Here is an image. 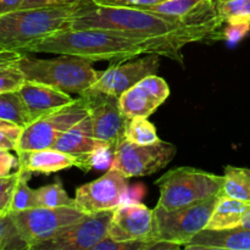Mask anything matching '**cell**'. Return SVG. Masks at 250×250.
Returning a JSON list of instances; mask_svg holds the SVG:
<instances>
[{"instance_id": "cell-27", "label": "cell", "mask_w": 250, "mask_h": 250, "mask_svg": "<svg viewBox=\"0 0 250 250\" xmlns=\"http://www.w3.org/2000/svg\"><path fill=\"white\" fill-rule=\"evenodd\" d=\"M125 139L139 146H149L160 141L156 133V128L146 117H136L129 120Z\"/></svg>"}, {"instance_id": "cell-2", "label": "cell", "mask_w": 250, "mask_h": 250, "mask_svg": "<svg viewBox=\"0 0 250 250\" xmlns=\"http://www.w3.org/2000/svg\"><path fill=\"white\" fill-rule=\"evenodd\" d=\"M31 54L73 55L90 61H126L154 54L148 44L103 29H62L29 48Z\"/></svg>"}, {"instance_id": "cell-17", "label": "cell", "mask_w": 250, "mask_h": 250, "mask_svg": "<svg viewBox=\"0 0 250 250\" xmlns=\"http://www.w3.org/2000/svg\"><path fill=\"white\" fill-rule=\"evenodd\" d=\"M32 121L71 104L75 98L50 85L24 81L19 89Z\"/></svg>"}, {"instance_id": "cell-42", "label": "cell", "mask_w": 250, "mask_h": 250, "mask_svg": "<svg viewBox=\"0 0 250 250\" xmlns=\"http://www.w3.org/2000/svg\"><path fill=\"white\" fill-rule=\"evenodd\" d=\"M0 214H2V212H0Z\"/></svg>"}, {"instance_id": "cell-37", "label": "cell", "mask_w": 250, "mask_h": 250, "mask_svg": "<svg viewBox=\"0 0 250 250\" xmlns=\"http://www.w3.org/2000/svg\"><path fill=\"white\" fill-rule=\"evenodd\" d=\"M76 0H23L21 9H37V7L61 6V5L71 4Z\"/></svg>"}, {"instance_id": "cell-36", "label": "cell", "mask_w": 250, "mask_h": 250, "mask_svg": "<svg viewBox=\"0 0 250 250\" xmlns=\"http://www.w3.org/2000/svg\"><path fill=\"white\" fill-rule=\"evenodd\" d=\"M9 151L0 150V177L11 175L15 168H19V158Z\"/></svg>"}, {"instance_id": "cell-16", "label": "cell", "mask_w": 250, "mask_h": 250, "mask_svg": "<svg viewBox=\"0 0 250 250\" xmlns=\"http://www.w3.org/2000/svg\"><path fill=\"white\" fill-rule=\"evenodd\" d=\"M51 148L76 156L80 161L78 167L85 171L90 168V161L95 154L111 150L105 142L94 137L89 115L61 134Z\"/></svg>"}, {"instance_id": "cell-40", "label": "cell", "mask_w": 250, "mask_h": 250, "mask_svg": "<svg viewBox=\"0 0 250 250\" xmlns=\"http://www.w3.org/2000/svg\"><path fill=\"white\" fill-rule=\"evenodd\" d=\"M7 126H15V125L11 124V122L4 121V120H0V128H1V127H7Z\"/></svg>"}, {"instance_id": "cell-34", "label": "cell", "mask_w": 250, "mask_h": 250, "mask_svg": "<svg viewBox=\"0 0 250 250\" xmlns=\"http://www.w3.org/2000/svg\"><path fill=\"white\" fill-rule=\"evenodd\" d=\"M166 0H94L95 4L105 5V6L131 7V9L146 10L151 6L161 4Z\"/></svg>"}, {"instance_id": "cell-41", "label": "cell", "mask_w": 250, "mask_h": 250, "mask_svg": "<svg viewBox=\"0 0 250 250\" xmlns=\"http://www.w3.org/2000/svg\"><path fill=\"white\" fill-rule=\"evenodd\" d=\"M216 2H222V1H229V0H215Z\"/></svg>"}, {"instance_id": "cell-22", "label": "cell", "mask_w": 250, "mask_h": 250, "mask_svg": "<svg viewBox=\"0 0 250 250\" xmlns=\"http://www.w3.org/2000/svg\"><path fill=\"white\" fill-rule=\"evenodd\" d=\"M21 54V51L0 48V93L16 92L26 81L15 65Z\"/></svg>"}, {"instance_id": "cell-31", "label": "cell", "mask_w": 250, "mask_h": 250, "mask_svg": "<svg viewBox=\"0 0 250 250\" xmlns=\"http://www.w3.org/2000/svg\"><path fill=\"white\" fill-rule=\"evenodd\" d=\"M139 84L151 95L155 100H158L160 104H163L170 95V88L165 80L156 75H150L148 77L143 78L139 82Z\"/></svg>"}, {"instance_id": "cell-33", "label": "cell", "mask_w": 250, "mask_h": 250, "mask_svg": "<svg viewBox=\"0 0 250 250\" xmlns=\"http://www.w3.org/2000/svg\"><path fill=\"white\" fill-rule=\"evenodd\" d=\"M250 32V22L248 21H229L226 22V27L220 33V38L229 42V43H237L242 38L247 36Z\"/></svg>"}, {"instance_id": "cell-26", "label": "cell", "mask_w": 250, "mask_h": 250, "mask_svg": "<svg viewBox=\"0 0 250 250\" xmlns=\"http://www.w3.org/2000/svg\"><path fill=\"white\" fill-rule=\"evenodd\" d=\"M19 171L20 177L16 186H15L11 200H10L9 214L23 211V210H28L32 209V208L38 207L36 189H32L28 186V180L31 177L32 172L22 167H19Z\"/></svg>"}, {"instance_id": "cell-15", "label": "cell", "mask_w": 250, "mask_h": 250, "mask_svg": "<svg viewBox=\"0 0 250 250\" xmlns=\"http://www.w3.org/2000/svg\"><path fill=\"white\" fill-rule=\"evenodd\" d=\"M153 210L141 203H128L114 210L107 237L125 242L153 237Z\"/></svg>"}, {"instance_id": "cell-19", "label": "cell", "mask_w": 250, "mask_h": 250, "mask_svg": "<svg viewBox=\"0 0 250 250\" xmlns=\"http://www.w3.org/2000/svg\"><path fill=\"white\" fill-rule=\"evenodd\" d=\"M17 158L19 167L24 168L32 173L37 172L43 175H50L80 165V161L76 156L54 148L22 151L17 153Z\"/></svg>"}, {"instance_id": "cell-38", "label": "cell", "mask_w": 250, "mask_h": 250, "mask_svg": "<svg viewBox=\"0 0 250 250\" xmlns=\"http://www.w3.org/2000/svg\"><path fill=\"white\" fill-rule=\"evenodd\" d=\"M23 0H0V15L9 14L21 9Z\"/></svg>"}, {"instance_id": "cell-39", "label": "cell", "mask_w": 250, "mask_h": 250, "mask_svg": "<svg viewBox=\"0 0 250 250\" xmlns=\"http://www.w3.org/2000/svg\"><path fill=\"white\" fill-rule=\"evenodd\" d=\"M242 226L248 227V229H250V207H249L248 211H247L246 215H244L243 221H242Z\"/></svg>"}, {"instance_id": "cell-30", "label": "cell", "mask_w": 250, "mask_h": 250, "mask_svg": "<svg viewBox=\"0 0 250 250\" xmlns=\"http://www.w3.org/2000/svg\"><path fill=\"white\" fill-rule=\"evenodd\" d=\"M216 6L220 19L224 24L229 21L250 22V0H229V1L216 2Z\"/></svg>"}, {"instance_id": "cell-24", "label": "cell", "mask_w": 250, "mask_h": 250, "mask_svg": "<svg viewBox=\"0 0 250 250\" xmlns=\"http://www.w3.org/2000/svg\"><path fill=\"white\" fill-rule=\"evenodd\" d=\"M0 120L11 122L21 128L32 122L19 90L0 93Z\"/></svg>"}, {"instance_id": "cell-25", "label": "cell", "mask_w": 250, "mask_h": 250, "mask_svg": "<svg viewBox=\"0 0 250 250\" xmlns=\"http://www.w3.org/2000/svg\"><path fill=\"white\" fill-rule=\"evenodd\" d=\"M180 248H182V247L178 246V244L159 241L155 237H146V238L125 242L112 241L109 237H106L92 250H175Z\"/></svg>"}, {"instance_id": "cell-7", "label": "cell", "mask_w": 250, "mask_h": 250, "mask_svg": "<svg viewBox=\"0 0 250 250\" xmlns=\"http://www.w3.org/2000/svg\"><path fill=\"white\" fill-rule=\"evenodd\" d=\"M11 215L27 248L33 250L39 244L54 238L62 229L80 221L87 214L81 211L76 205H70L59 208L36 207Z\"/></svg>"}, {"instance_id": "cell-13", "label": "cell", "mask_w": 250, "mask_h": 250, "mask_svg": "<svg viewBox=\"0 0 250 250\" xmlns=\"http://www.w3.org/2000/svg\"><path fill=\"white\" fill-rule=\"evenodd\" d=\"M160 65V59L156 54H146L141 59L125 62H117L100 73L92 88L120 97L129 88L138 84L143 78L156 75Z\"/></svg>"}, {"instance_id": "cell-20", "label": "cell", "mask_w": 250, "mask_h": 250, "mask_svg": "<svg viewBox=\"0 0 250 250\" xmlns=\"http://www.w3.org/2000/svg\"><path fill=\"white\" fill-rule=\"evenodd\" d=\"M249 207L250 202H243L221 195L212 211L207 229H222L241 226Z\"/></svg>"}, {"instance_id": "cell-32", "label": "cell", "mask_w": 250, "mask_h": 250, "mask_svg": "<svg viewBox=\"0 0 250 250\" xmlns=\"http://www.w3.org/2000/svg\"><path fill=\"white\" fill-rule=\"evenodd\" d=\"M20 177V171L17 168L11 175L0 177V212L9 214V205L14 193L15 186Z\"/></svg>"}, {"instance_id": "cell-11", "label": "cell", "mask_w": 250, "mask_h": 250, "mask_svg": "<svg viewBox=\"0 0 250 250\" xmlns=\"http://www.w3.org/2000/svg\"><path fill=\"white\" fill-rule=\"evenodd\" d=\"M114 210L87 214L33 250H92L107 237Z\"/></svg>"}, {"instance_id": "cell-5", "label": "cell", "mask_w": 250, "mask_h": 250, "mask_svg": "<svg viewBox=\"0 0 250 250\" xmlns=\"http://www.w3.org/2000/svg\"><path fill=\"white\" fill-rule=\"evenodd\" d=\"M155 185L160 189L158 207L175 210L221 197L224 176L185 166L166 172L156 180Z\"/></svg>"}, {"instance_id": "cell-29", "label": "cell", "mask_w": 250, "mask_h": 250, "mask_svg": "<svg viewBox=\"0 0 250 250\" xmlns=\"http://www.w3.org/2000/svg\"><path fill=\"white\" fill-rule=\"evenodd\" d=\"M26 242L20 236L11 214H0V250H23Z\"/></svg>"}, {"instance_id": "cell-21", "label": "cell", "mask_w": 250, "mask_h": 250, "mask_svg": "<svg viewBox=\"0 0 250 250\" xmlns=\"http://www.w3.org/2000/svg\"><path fill=\"white\" fill-rule=\"evenodd\" d=\"M119 100L122 112L129 120L136 117L148 119L161 105L139 83L120 95Z\"/></svg>"}, {"instance_id": "cell-10", "label": "cell", "mask_w": 250, "mask_h": 250, "mask_svg": "<svg viewBox=\"0 0 250 250\" xmlns=\"http://www.w3.org/2000/svg\"><path fill=\"white\" fill-rule=\"evenodd\" d=\"M80 97L83 98L88 115L92 121L93 134L99 141L105 142L112 151L125 139L129 119L120 107L119 97L100 92L90 87Z\"/></svg>"}, {"instance_id": "cell-3", "label": "cell", "mask_w": 250, "mask_h": 250, "mask_svg": "<svg viewBox=\"0 0 250 250\" xmlns=\"http://www.w3.org/2000/svg\"><path fill=\"white\" fill-rule=\"evenodd\" d=\"M89 0H76L61 6L20 9L0 15V48L27 53L33 44L68 28L70 20Z\"/></svg>"}, {"instance_id": "cell-12", "label": "cell", "mask_w": 250, "mask_h": 250, "mask_svg": "<svg viewBox=\"0 0 250 250\" xmlns=\"http://www.w3.org/2000/svg\"><path fill=\"white\" fill-rule=\"evenodd\" d=\"M128 193L127 178L110 168L105 175L76 189L75 205L84 214L115 210Z\"/></svg>"}, {"instance_id": "cell-18", "label": "cell", "mask_w": 250, "mask_h": 250, "mask_svg": "<svg viewBox=\"0 0 250 250\" xmlns=\"http://www.w3.org/2000/svg\"><path fill=\"white\" fill-rule=\"evenodd\" d=\"M183 248L188 250H250V229L242 225L232 229H204Z\"/></svg>"}, {"instance_id": "cell-23", "label": "cell", "mask_w": 250, "mask_h": 250, "mask_svg": "<svg viewBox=\"0 0 250 250\" xmlns=\"http://www.w3.org/2000/svg\"><path fill=\"white\" fill-rule=\"evenodd\" d=\"M221 195L250 202V168L226 166Z\"/></svg>"}, {"instance_id": "cell-9", "label": "cell", "mask_w": 250, "mask_h": 250, "mask_svg": "<svg viewBox=\"0 0 250 250\" xmlns=\"http://www.w3.org/2000/svg\"><path fill=\"white\" fill-rule=\"evenodd\" d=\"M176 155V146L159 141L149 146H139L124 139L112 151L110 168L126 178L143 177L163 170Z\"/></svg>"}, {"instance_id": "cell-4", "label": "cell", "mask_w": 250, "mask_h": 250, "mask_svg": "<svg viewBox=\"0 0 250 250\" xmlns=\"http://www.w3.org/2000/svg\"><path fill=\"white\" fill-rule=\"evenodd\" d=\"M92 63L93 61L81 56L60 55L55 59H39L31 53H22L15 65L26 81L80 95L93 87L102 73L95 71Z\"/></svg>"}, {"instance_id": "cell-1", "label": "cell", "mask_w": 250, "mask_h": 250, "mask_svg": "<svg viewBox=\"0 0 250 250\" xmlns=\"http://www.w3.org/2000/svg\"><path fill=\"white\" fill-rule=\"evenodd\" d=\"M72 29H103L148 44L154 54L183 62L182 49L193 42L217 38L216 32L190 28L156 12L131 7L105 6L89 0L68 22Z\"/></svg>"}, {"instance_id": "cell-6", "label": "cell", "mask_w": 250, "mask_h": 250, "mask_svg": "<svg viewBox=\"0 0 250 250\" xmlns=\"http://www.w3.org/2000/svg\"><path fill=\"white\" fill-rule=\"evenodd\" d=\"M220 197L180 208L166 210L156 205L153 209V233L156 239L185 247L195 234L207 229Z\"/></svg>"}, {"instance_id": "cell-8", "label": "cell", "mask_w": 250, "mask_h": 250, "mask_svg": "<svg viewBox=\"0 0 250 250\" xmlns=\"http://www.w3.org/2000/svg\"><path fill=\"white\" fill-rule=\"evenodd\" d=\"M85 116H88V110L84 100L82 97L76 98L62 109L39 117L23 127L15 151L22 153L51 148L61 134Z\"/></svg>"}, {"instance_id": "cell-35", "label": "cell", "mask_w": 250, "mask_h": 250, "mask_svg": "<svg viewBox=\"0 0 250 250\" xmlns=\"http://www.w3.org/2000/svg\"><path fill=\"white\" fill-rule=\"evenodd\" d=\"M22 128L19 126H7L0 128V150H15Z\"/></svg>"}, {"instance_id": "cell-28", "label": "cell", "mask_w": 250, "mask_h": 250, "mask_svg": "<svg viewBox=\"0 0 250 250\" xmlns=\"http://www.w3.org/2000/svg\"><path fill=\"white\" fill-rule=\"evenodd\" d=\"M36 195L38 207L59 208L75 205V199L68 197L60 181L38 188L36 189Z\"/></svg>"}, {"instance_id": "cell-14", "label": "cell", "mask_w": 250, "mask_h": 250, "mask_svg": "<svg viewBox=\"0 0 250 250\" xmlns=\"http://www.w3.org/2000/svg\"><path fill=\"white\" fill-rule=\"evenodd\" d=\"M180 22L190 28H207L216 32L224 26L214 0H166L146 9Z\"/></svg>"}]
</instances>
